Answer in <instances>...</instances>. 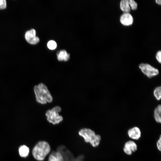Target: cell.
I'll use <instances>...</instances> for the list:
<instances>
[{
    "label": "cell",
    "instance_id": "6da1fadb",
    "mask_svg": "<svg viewBox=\"0 0 161 161\" xmlns=\"http://www.w3.org/2000/svg\"><path fill=\"white\" fill-rule=\"evenodd\" d=\"M51 151L49 144L41 140L38 141L33 147L32 153L34 159L37 161H44Z\"/></svg>",
    "mask_w": 161,
    "mask_h": 161
},
{
    "label": "cell",
    "instance_id": "7a4b0ae2",
    "mask_svg": "<svg viewBox=\"0 0 161 161\" xmlns=\"http://www.w3.org/2000/svg\"><path fill=\"white\" fill-rule=\"evenodd\" d=\"M78 134L83 139L85 143L89 144L93 148L98 146L100 143L101 136L96 134L95 131L90 128H82L78 131Z\"/></svg>",
    "mask_w": 161,
    "mask_h": 161
},
{
    "label": "cell",
    "instance_id": "3957f363",
    "mask_svg": "<svg viewBox=\"0 0 161 161\" xmlns=\"http://www.w3.org/2000/svg\"><path fill=\"white\" fill-rule=\"evenodd\" d=\"M37 101L42 104H45L47 102H51L52 97L46 86L43 83L35 86L34 88Z\"/></svg>",
    "mask_w": 161,
    "mask_h": 161
},
{
    "label": "cell",
    "instance_id": "277c9868",
    "mask_svg": "<svg viewBox=\"0 0 161 161\" xmlns=\"http://www.w3.org/2000/svg\"><path fill=\"white\" fill-rule=\"evenodd\" d=\"M61 110L60 107L56 106L51 110H49L47 111L46 115L47 121L54 125L58 124L61 122L63 120V117L58 114V112Z\"/></svg>",
    "mask_w": 161,
    "mask_h": 161
},
{
    "label": "cell",
    "instance_id": "5b68a950",
    "mask_svg": "<svg viewBox=\"0 0 161 161\" xmlns=\"http://www.w3.org/2000/svg\"><path fill=\"white\" fill-rule=\"evenodd\" d=\"M139 67L142 72L149 78L159 74V71L157 69L147 63H142L139 65Z\"/></svg>",
    "mask_w": 161,
    "mask_h": 161
},
{
    "label": "cell",
    "instance_id": "8992f818",
    "mask_svg": "<svg viewBox=\"0 0 161 161\" xmlns=\"http://www.w3.org/2000/svg\"><path fill=\"white\" fill-rule=\"evenodd\" d=\"M36 32L33 29L27 31L25 34V40L29 44L35 45L40 41L39 38L36 36Z\"/></svg>",
    "mask_w": 161,
    "mask_h": 161
},
{
    "label": "cell",
    "instance_id": "52a82bcc",
    "mask_svg": "<svg viewBox=\"0 0 161 161\" xmlns=\"http://www.w3.org/2000/svg\"><path fill=\"white\" fill-rule=\"evenodd\" d=\"M46 159L47 161H65L63 154L58 150L51 151Z\"/></svg>",
    "mask_w": 161,
    "mask_h": 161
},
{
    "label": "cell",
    "instance_id": "ba28073f",
    "mask_svg": "<svg viewBox=\"0 0 161 161\" xmlns=\"http://www.w3.org/2000/svg\"><path fill=\"white\" fill-rule=\"evenodd\" d=\"M137 146L136 143L133 141L129 140L125 143L123 151L126 154L130 155L137 151Z\"/></svg>",
    "mask_w": 161,
    "mask_h": 161
},
{
    "label": "cell",
    "instance_id": "9c48e42d",
    "mask_svg": "<svg viewBox=\"0 0 161 161\" xmlns=\"http://www.w3.org/2000/svg\"><path fill=\"white\" fill-rule=\"evenodd\" d=\"M120 21L121 24L125 26H129L133 22L132 16L129 13H124L120 16Z\"/></svg>",
    "mask_w": 161,
    "mask_h": 161
},
{
    "label": "cell",
    "instance_id": "30bf717a",
    "mask_svg": "<svg viewBox=\"0 0 161 161\" xmlns=\"http://www.w3.org/2000/svg\"><path fill=\"white\" fill-rule=\"evenodd\" d=\"M127 134L130 138L134 140H139L141 136L140 130L136 126L129 129L128 131Z\"/></svg>",
    "mask_w": 161,
    "mask_h": 161
},
{
    "label": "cell",
    "instance_id": "8fae6325",
    "mask_svg": "<svg viewBox=\"0 0 161 161\" xmlns=\"http://www.w3.org/2000/svg\"><path fill=\"white\" fill-rule=\"evenodd\" d=\"M57 58L59 61H67L70 58V55L65 50H61L57 53Z\"/></svg>",
    "mask_w": 161,
    "mask_h": 161
},
{
    "label": "cell",
    "instance_id": "7c38bea8",
    "mask_svg": "<svg viewBox=\"0 0 161 161\" xmlns=\"http://www.w3.org/2000/svg\"><path fill=\"white\" fill-rule=\"evenodd\" d=\"M19 156L21 157L25 158L27 157L30 153V148L25 145H20L18 149Z\"/></svg>",
    "mask_w": 161,
    "mask_h": 161
},
{
    "label": "cell",
    "instance_id": "4fadbf2b",
    "mask_svg": "<svg viewBox=\"0 0 161 161\" xmlns=\"http://www.w3.org/2000/svg\"><path fill=\"white\" fill-rule=\"evenodd\" d=\"M120 7L124 13H129L131 8L128 0H122L120 2Z\"/></svg>",
    "mask_w": 161,
    "mask_h": 161
},
{
    "label": "cell",
    "instance_id": "5bb4252c",
    "mask_svg": "<svg viewBox=\"0 0 161 161\" xmlns=\"http://www.w3.org/2000/svg\"><path fill=\"white\" fill-rule=\"evenodd\" d=\"M161 106L158 105L154 111V117L156 121L159 123H161Z\"/></svg>",
    "mask_w": 161,
    "mask_h": 161
},
{
    "label": "cell",
    "instance_id": "9a60e30c",
    "mask_svg": "<svg viewBox=\"0 0 161 161\" xmlns=\"http://www.w3.org/2000/svg\"><path fill=\"white\" fill-rule=\"evenodd\" d=\"M153 94L156 99L158 100L161 98V87L160 86L156 87L154 90Z\"/></svg>",
    "mask_w": 161,
    "mask_h": 161
},
{
    "label": "cell",
    "instance_id": "2e32d148",
    "mask_svg": "<svg viewBox=\"0 0 161 161\" xmlns=\"http://www.w3.org/2000/svg\"><path fill=\"white\" fill-rule=\"evenodd\" d=\"M47 46L48 48L50 49L54 50L57 47V44L55 41L50 40L47 43Z\"/></svg>",
    "mask_w": 161,
    "mask_h": 161
},
{
    "label": "cell",
    "instance_id": "e0dca14e",
    "mask_svg": "<svg viewBox=\"0 0 161 161\" xmlns=\"http://www.w3.org/2000/svg\"><path fill=\"white\" fill-rule=\"evenodd\" d=\"M131 9L133 10H136L137 8V4L134 0H128Z\"/></svg>",
    "mask_w": 161,
    "mask_h": 161
},
{
    "label": "cell",
    "instance_id": "ac0fdd59",
    "mask_svg": "<svg viewBox=\"0 0 161 161\" xmlns=\"http://www.w3.org/2000/svg\"><path fill=\"white\" fill-rule=\"evenodd\" d=\"M6 7V1L5 0H0V10L5 9Z\"/></svg>",
    "mask_w": 161,
    "mask_h": 161
},
{
    "label": "cell",
    "instance_id": "d6986e66",
    "mask_svg": "<svg viewBox=\"0 0 161 161\" xmlns=\"http://www.w3.org/2000/svg\"><path fill=\"white\" fill-rule=\"evenodd\" d=\"M161 50L158 51L156 55V58L159 63H161Z\"/></svg>",
    "mask_w": 161,
    "mask_h": 161
},
{
    "label": "cell",
    "instance_id": "ffe728a7",
    "mask_svg": "<svg viewBox=\"0 0 161 161\" xmlns=\"http://www.w3.org/2000/svg\"><path fill=\"white\" fill-rule=\"evenodd\" d=\"M161 137L160 136L159 139L157 142V147L158 150L160 151L161 150Z\"/></svg>",
    "mask_w": 161,
    "mask_h": 161
},
{
    "label": "cell",
    "instance_id": "44dd1931",
    "mask_svg": "<svg viewBox=\"0 0 161 161\" xmlns=\"http://www.w3.org/2000/svg\"><path fill=\"white\" fill-rule=\"evenodd\" d=\"M155 1L159 5H160L161 4V1L160 0H156Z\"/></svg>",
    "mask_w": 161,
    "mask_h": 161
}]
</instances>
